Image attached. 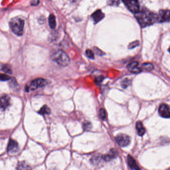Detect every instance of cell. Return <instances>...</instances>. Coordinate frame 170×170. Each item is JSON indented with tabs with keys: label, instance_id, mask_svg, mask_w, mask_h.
I'll list each match as a JSON object with an SVG mask.
<instances>
[{
	"label": "cell",
	"instance_id": "5",
	"mask_svg": "<svg viewBox=\"0 0 170 170\" xmlns=\"http://www.w3.org/2000/svg\"><path fill=\"white\" fill-rule=\"evenodd\" d=\"M117 144L121 147H126L130 143V138L124 134H120L115 138Z\"/></svg>",
	"mask_w": 170,
	"mask_h": 170
},
{
	"label": "cell",
	"instance_id": "20",
	"mask_svg": "<svg viewBox=\"0 0 170 170\" xmlns=\"http://www.w3.org/2000/svg\"><path fill=\"white\" fill-rule=\"evenodd\" d=\"M120 0H108V4L110 5L117 6L120 4Z\"/></svg>",
	"mask_w": 170,
	"mask_h": 170
},
{
	"label": "cell",
	"instance_id": "23",
	"mask_svg": "<svg viewBox=\"0 0 170 170\" xmlns=\"http://www.w3.org/2000/svg\"><path fill=\"white\" fill-rule=\"evenodd\" d=\"M86 55L87 56V57L91 60H93L94 59V53L90 49H87L86 50Z\"/></svg>",
	"mask_w": 170,
	"mask_h": 170
},
{
	"label": "cell",
	"instance_id": "17",
	"mask_svg": "<svg viewBox=\"0 0 170 170\" xmlns=\"http://www.w3.org/2000/svg\"><path fill=\"white\" fill-rule=\"evenodd\" d=\"M49 27L52 29H55L56 27V20L55 16L51 14L49 18Z\"/></svg>",
	"mask_w": 170,
	"mask_h": 170
},
{
	"label": "cell",
	"instance_id": "14",
	"mask_svg": "<svg viewBox=\"0 0 170 170\" xmlns=\"http://www.w3.org/2000/svg\"><path fill=\"white\" fill-rule=\"evenodd\" d=\"M127 163L129 167L132 170H139V168L136 163V161L130 155L127 157Z\"/></svg>",
	"mask_w": 170,
	"mask_h": 170
},
{
	"label": "cell",
	"instance_id": "13",
	"mask_svg": "<svg viewBox=\"0 0 170 170\" xmlns=\"http://www.w3.org/2000/svg\"><path fill=\"white\" fill-rule=\"evenodd\" d=\"M18 150V143L15 140L11 139L9 142L8 151L11 153H16Z\"/></svg>",
	"mask_w": 170,
	"mask_h": 170
},
{
	"label": "cell",
	"instance_id": "26",
	"mask_svg": "<svg viewBox=\"0 0 170 170\" xmlns=\"http://www.w3.org/2000/svg\"><path fill=\"white\" fill-rule=\"evenodd\" d=\"M93 49H94V52L98 56H103V55H104V53H103V52H102L100 49H99L98 48H93Z\"/></svg>",
	"mask_w": 170,
	"mask_h": 170
},
{
	"label": "cell",
	"instance_id": "28",
	"mask_svg": "<svg viewBox=\"0 0 170 170\" xmlns=\"http://www.w3.org/2000/svg\"><path fill=\"white\" fill-rule=\"evenodd\" d=\"M104 77L103 76H99L98 77H97L96 78H95V82L97 83V84H99V83H101L102 81L103 80Z\"/></svg>",
	"mask_w": 170,
	"mask_h": 170
},
{
	"label": "cell",
	"instance_id": "30",
	"mask_svg": "<svg viewBox=\"0 0 170 170\" xmlns=\"http://www.w3.org/2000/svg\"><path fill=\"white\" fill-rule=\"evenodd\" d=\"M39 3V0H31V4L32 5H37Z\"/></svg>",
	"mask_w": 170,
	"mask_h": 170
},
{
	"label": "cell",
	"instance_id": "29",
	"mask_svg": "<svg viewBox=\"0 0 170 170\" xmlns=\"http://www.w3.org/2000/svg\"><path fill=\"white\" fill-rule=\"evenodd\" d=\"M3 71H4L5 72H6V73H8V74H12V71L8 67H4Z\"/></svg>",
	"mask_w": 170,
	"mask_h": 170
},
{
	"label": "cell",
	"instance_id": "21",
	"mask_svg": "<svg viewBox=\"0 0 170 170\" xmlns=\"http://www.w3.org/2000/svg\"><path fill=\"white\" fill-rule=\"evenodd\" d=\"M83 127L84 130L85 131H89L92 128L91 123L89 122H85L83 124Z\"/></svg>",
	"mask_w": 170,
	"mask_h": 170
},
{
	"label": "cell",
	"instance_id": "24",
	"mask_svg": "<svg viewBox=\"0 0 170 170\" xmlns=\"http://www.w3.org/2000/svg\"><path fill=\"white\" fill-rule=\"evenodd\" d=\"M139 45V41H135V42H131V43H130V44L129 45H128V48H129V49H133L134 48H136V47H137V46H138Z\"/></svg>",
	"mask_w": 170,
	"mask_h": 170
},
{
	"label": "cell",
	"instance_id": "4",
	"mask_svg": "<svg viewBox=\"0 0 170 170\" xmlns=\"http://www.w3.org/2000/svg\"><path fill=\"white\" fill-rule=\"evenodd\" d=\"M125 6L133 13L136 14L140 9L138 0H122Z\"/></svg>",
	"mask_w": 170,
	"mask_h": 170
},
{
	"label": "cell",
	"instance_id": "27",
	"mask_svg": "<svg viewBox=\"0 0 170 170\" xmlns=\"http://www.w3.org/2000/svg\"><path fill=\"white\" fill-rule=\"evenodd\" d=\"M22 167V169H30L29 166L26 165L25 163H21L20 164L19 166H18V169H20V168Z\"/></svg>",
	"mask_w": 170,
	"mask_h": 170
},
{
	"label": "cell",
	"instance_id": "7",
	"mask_svg": "<svg viewBox=\"0 0 170 170\" xmlns=\"http://www.w3.org/2000/svg\"><path fill=\"white\" fill-rule=\"evenodd\" d=\"M159 113L161 117L165 118H169L170 113L169 105L165 103L161 104L159 108Z\"/></svg>",
	"mask_w": 170,
	"mask_h": 170
},
{
	"label": "cell",
	"instance_id": "1",
	"mask_svg": "<svg viewBox=\"0 0 170 170\" xmlns=\"http://www.w3.org/2000/svg\"><path fill=\"white\" fill-rule=\"evenodd\" d=\"M136 18L142 27L152 25L157 21V15L147 11H142L136 13Z\"/></svg>",
	"mask_w": 170,
	"mask_h": 170
},
{
	"label": "cell",
	"instance_id": "6",
	"mask_svg": "<svg viewBox=\"0 0 170 170\" xmlns=\"http://www.w3.org/2000/svg\"><path fill=\"white\" fill-rule=\"evenodd\" d=\"M48 82L45 79L43 78H38L33 80L31 83L29 89L31 90H34L38 88L44 87L46 85Z\"/></svg>",
	"mask_w": 170,
	"mask_h": 170
},
{
	"label": "cell",
	"instance_id": "2",
	"mask_svg": "<svg viewBox=\"0 0 170 170\" xmlns=\"http://www.w3.org/2000/svg\"><path fill=\"white\" fill-rule=\"evenodd\" d=\"M51 57L53 61L61 67H67L70 64V57L63 50H57L55 51L52 53Z\"/></svg>",
	"mask_w": 170,
	"mask_h": 170
},
{
	"label": "cell",
	"instance_id": "12",
	"mask_svg": "<svg viewBox=\"0 0 170 170\" xmlns=\"http://www.w3.org/2000/svg\"><path fill=\"white\" fill-rule=\"evenodd\" d=\"M104 18V14L101 10H97L91 15V18L95 24H97Z\"/></svg>",
	"mask_w": 170,
	"mask_h": 170
},
{
	"label": "cell",
	"instance_id": "18",
	"mask_svg": "<svg viewBox=\"0 0 170 170\" xmlns=\"http://www.w3.org/2000/svg\"><path fill=\"white\" fill-rule=\"evenodd\" d=\"M142 68L144 71H150L154 69V66L150 63H144L142 65Z\"/></svg>",
	"mask_w": 170,
	"mask_h": 170
},
{
	"label": "cell",
	"instance_id": "8",
	"mask_svg": "<svg viewBox=\"0 0 170 170\" xmlns=\"http://www.w3.org/2000/svg\"><path fill=\"white\" fill-rule=\"evenodd\" d=\"M170 20V11L168 10H161L159 14L157 15V22H169Z\"/></svg>",
	"mask_w": 170,
	"mask_h": 170
},
{
	"label": "cell",
	"instance_id": "25",
	"mask_svg": "<svg viewBox=\"0 0 170 170\" xmlns=\"http://www.w3.org/2000/svg\"><path fill=\"white\" fill-rule=\"evenodd\" d=\"M130 85V80L128 79H124L122 82H121V86L123 88L126 89Z\"/></svg>",
	"mask_w": 170,
	"mask_h": 170
},
{
	"label": "cell",
	"instance_id": "19",
	"mask_svg": "<svg viewBox=\"0 0 170 170\" xmlns=\"http://www.w3.org/2000/svg\"><path fill=\"white\" fill-rule=\"evenodd\" d=\"M99 116L102 120H105L106 118V113L105 109L101 108L99 112Z\"/></svg>",
	"mask_w": 170,
	"mask_h": 170
},
{
	"label": "cell",
	"instance_id": "10",
	"mask_svg": "<svg viewBox=\"0 0 170 170\" xmlns=\"http://www.w3.org/2000/svg\"><path fill=\"white\" fill-rule=\"evenodd\" d=\"M139 63L137 61H134L128 64L127 68L128 71L133 74H138L141 72L142 70L139 68Z\"/></svg>",
	"mask_w": 170,
	"mask_h": 170
},
{
	"label": "cell",
	"instance_id": "9",
	"mask_svg": "<svg viewBox=\"0 0 170 170\" xmlns=\"http://www.w3.org/2000/svg\"><path fill=\"white\" fill-rule=\"evenodd\" d=\"M10 105V98L7 95L0 97V109L5 110Z\"/></svg>",
	"mask_w": 170,
	"mask_h": 170
},
{
	"label": "cell",
	"instance_id": "15",
	"mask_svg": "<svg viewBox=\"0 0 170 170\" xmlns=\"http://www.w3.org/2000/svg\"><path fill=\"white\" fill-rule=\"evenodd\" d=\"M136 128L138 134L140 136H142L145 133V129L143 126L141 121H138L136 122Z\"/></svg>",
	"mask_w": 170,
	"mask_h": 170
},
{
	"label": "cell",
	"instance_id": "22",
	"mask_svg": "<svg viewBox=\"0 0 170 170\" xmlns=\"http://www.w3.org/2000/svg\"><path fill=\"white\" fill-rule=\"evenodd\" d=\"M11 79L10 76L5 74H0V81H5Z\"/></svg>",
	"mask_w": 170,
	"mask_h": 170
},
{
	"label": "cell",
	"instance_id": "3",
	"mask_svg": "<svg viewBox=\"0 0 170 170\" xmlns=\"http://www.w3.org/2000/svg\"><path fill=\"white\" fill-rule=\"evenodd\" d=\"M24 25V20L19 17L13 18L10 22V27L13 32L19 36L23 34Z\"/></svg>",
	"mask_w": 170,
	"mask_h": 170
},
{
	"label": "cell",
	"instance_id": "11",
	"mask_svg": "<svg viewBox=\"0 0 170 170\" xmlns=\"http://www.w3.org/2000/svg\"><path fill=\"white\" fill-rule=\"evenodd\" d=\"M118 153V152L114 149H112L110 150L109 154L107 155H104L102 157V158L106 162H109L110 161H111L113 159L115 158L117 156Z\"/></svg>",
	"mask_w": 170,
	"mask_h": 170
},
{
	"label": "cell",
	"instance_id": "16",
	"mask_svg": "<svg viewBox=\"0 0 170 170\" xmlns=\"http://www.w3.org/2000/svg\"><path fill=\"white\" fill-rule=\"evenodd\" d=\"M51 112V110L48 106L46 105H44L41 108V109L39 110L38 113L42 115H49L50 114Z\"/></svg>",
	"mask_w": 170,
	"mask_h": 170
}]
</instances>
